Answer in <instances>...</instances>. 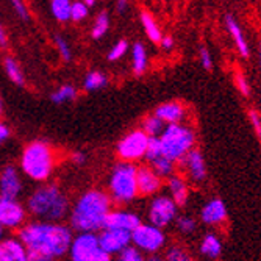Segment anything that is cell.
<instances>
[{"label": "cell", "instance_id": "8fae6325", "mask_svg": "<svg viewBox=\"0 0 261 261\" xmlns=\"http://www.w3.org/2000/svg\"><path fill=\"white\" fill-rule=\"evenodd\" d=\"M27 221V210L19 200H8L0 197V227L4 230L20 228Z\"/></svg>", "mask_w": 261, "mask_h": 261}, {"label": "cell", "instance_id": "ab89813d", "mask_svg": "<svg viewBox=\"0 0 261 261\" xmlns=\"http://www.w3.org/2000/svg\"><path fill=\"white\" fill-rule=\"evenodd\" d=\"M199 55H200V63H202V67H203V69H206V70H211V67H213V60H211L210 50L206 49L205 45H200Z\"/></svg>", "mask_w": 261, "mask_h": 261}, {"label": "cell", "instance_id": "816d5d0a", "mask_svg": "<svg viewBox=\"0 0 261 261\" xmlns=\"http://www.w3.org/2000/svg\"><path fill=\"white\" fill-rule=\"evenodd\" d=\"M83 2H85V5H86L88 8H92V7H96V5H97L96 0H83Z\"/></svg>", "mask_w": 261, "mask_h": 261}, {"label": "cell", "instance_id": "60d3db41", "mask_svg": "<svg viewBox=\"0 0 261 261\" xmlns=\"http://www.w3.org/2000/svg\"><path fill=\"white\" fill-rule=\"evenodd\" d=\"M86 161H88V155L83 150H75V152H72V155H70V163L74 166H85Z\"/></svg>", "mask_w": 261, "mask_h": 261}, {"label": "cell", "instance_id": "e0dca14e", "mask_svg": "<svg viewBox=\"0 0 261 261\" xmlns=\"http://www.w3.org/2000/svg\"><path fill=\"white\" fill-rule=\"evenodd\" d=\"M185 113L186 110L180 102H164L155 108L153 116H156L164 125H174L181 124L185 119Z\"/></svg>", "mask_w": 261, "mask_h": 261}, {"label": "cell", "instance_id": "4316f807", "mask_svg": "<svg viewBox=\"0 0 261 261\" xmlns=\"http://www.w3.org/2000/svg\"><path fill=\"white\" fill-rule=\"evenodd\" d=\"M221 250H222V244L218 236L215 233L205 234V238L200 243V253H203L210 258H218L221 255Z\"/></svg>", "mask_w": 261, "mask_h": 261}, {"label": "cell", "instance_id": "52a82bcc", "mask_svg": "<svg viewBox=\"0 0 261 261\" xmlns=\"http://www.w3.org/2000/svg\"><path fill=\"white\" fill-rule=\"evenodd\" d=\"M149 146V136L141 128L128 132L119 142L116 144V153L124 163L135 164L136 161L146 158Z\"/></svg>", "mask_w": 261, "mask_h": 261}, {"label": "cell", "instance_id": "f907efd6", "mask_svg": "<svg viewBox=\"0 0 261 261\" xmlns=\"http://www.w3.org/2000/svg\"><path fill=\"white\" fill-rule=\"evenodd\" d=\"M146 261H164V256H161L160 253H153V255H149Z\"/></svg>", "mask_w": 261, "mask_h": 261}, {"label": "cell", "instance_id": "ffe728a7", "mask_svg": "<svg viewBox=\"0 0 261 261\" xmlns=\"http://www.w3.org/2000/svg\"><path fill=\"white\" fill-rule=\"evenodd\" d=\"M168 188L171 193V199L174 200V203L177 206H183L188 202V196H189V189L186 181L180 177V175H171L168 180Z\"/></svg>", "mask_w": 261, "mask_h": 261}, {"label": "cell", "instance_id": "d4e9b609", "mask_svg": "<svg viewBox=\"0 0 261 261\" xmlns=\"http://www.w3.org/2000/svg\"><path fill=\"white\" fill-rule=\"evenodd\" d=\"M77 97H79V89L74 85H70V83L61 85L60 88H57L50 94V100L55 105H63V103H67V102H72Z\"/></svg>", "mask_w": 261, "mask_h": 261}, {"label": "cell", "instance_id": "c3c4849f", "mask_svg": "<svg viewBox=\"0 0 261 261\" xmlns=\"http://www.w3.org/2000/svg\"><path fill=\"white\" fill-rule=\"evenodd\" d=\"M8 45V35L4 27V23L0 22V47H7Z\"/></svg>", "mask_w": 261, "mask_h": 261}, {"label": "cell", "instance_id": "9c48e42d", "mask_svg": "<svg viewBox=\"0 0 261 261\" xmlns=\"http://www.w3.org/2000/svg\"><path fill=\"white\" fill-rule=\"evenodd\" d=\"M178 206L174 203V200L169 196H155L149 206H147V219L149 224L156 228H164L171 225L177 219Z\"/></svg>", "mask_w": 261, "mask_h": 261}, {"label": "cell", "instance_id": "bcb514c9", "mask_svg": "<svg viewBox=\"0 0 261 261\" xmlns=\"http://www.w3.org/2000/svg\"><path fill=\"white\" fill-rule=\"evenodd\" d=\"M160 44L164 50H172L174 49V38L172 36H163Z\"/></svg>", "mask_w": 261, "mask_h": 261}, {"label": "cell", "instance_id": "7bdbcfd3", "mask_svg": "<svg viewBox=\"0 0 261 261\" xmlns=\"http://www.w3.org/2000/svg\"><path fill=\"white\" fill-rule=\"evenodd\" d=\"M27 261H55L52 256L45 255V253H39V252H29L27 250Z\"/></svg>", "mask_w": 261, "mask_h": 261}, {"label": "cell", "instance_id": "5b68a950", "mask_svg": "<svg viewBox=\"0 0 261 261\" xmlns=\"http://www.w3.org/2000/svg\"><path fill=\"white\" fill-rule=\"evenodd\" d=\"M136 169L138 166L132 163H117L113 166L108 175V197L111 203L128 205L136 200L138 185H136Z\"/></svg>", "mask_w": 261, "mask_h": 261}, {"label": "cell", "instance_id": "74e56055", "mask_svg": "<svg viewBox=\"0 0 261 261\" xmlns=\"http://www.w3.org/2000/svg\"><path fill=\"white\" fill-rule=\"evenodd\" d=\"M177 227H178V230L181 233L189 234V233H193L196 230L197 222L193 218H189V216H180V218H177Z\"/></svg>", "mask_w": 261, "mask_h": 261}, {"label": "cell", "instance_id": "44dd1931", "mask_svg": "<svg viewBox=\"0 0 261 261\" xmlns=\"http://www.w3.org/2000/svg\"><path fill=\"white\" fill-rule=\"evenodd\" d=\"M149 66V55L142 42H135L132 47V67L135 75H142Z\"/></svg>", "mask_w": 261, "mask_h": 261}, {"label": "cell", "instance_id": "836d02e7", "mask_svg": "<svg viewBox=\"0 0 261 261\" xmlns=\"http://www.w3.org/2000/svg\"><path fill=\"white\" fill-rule=\"evenodd\" d=\"M89 14V8L85 5L83 0H79V2H72V8H70V20L74 22H82L88 17Z\"/></svg>", "mask_w": 261, "mask_h": 261}, {"label": "cell", "instance_id": "ac0fdd59", "mask_svg": "<svg viewBox=\"0 0 261 261\" xmlns=\"http://www.w3.org/2000/svg\"><path fill=\"white\" fill-rule=\"evenodd\" d=\"M0 261H27V249L17 236H8L0 241Z\"/></svg>", "mask_w": 261, "mask_h": 261}, {"label": "cell", "instance_id": "7a4b0ae2", "mask_svg": "<svg viewBox=\"0 0 261 261\" xmlns=\"http://www.w3.org/2000/svg\"><path fill=\"white\" fill-rule=\"evenodd\" d=\"M111 200L105 191L88 189L82 193L69 210V227L77 233H99L111 211Z\"/></svg>", "mask_w": 261, "mask_h": 261}, {"label": "cell", "instance_id": "277c9868", "mask_svg": "<svg viewBox=\"0 0 261 261\" xmlns=\"http://www.w3.org/2000/svg\"><path fill=\"white\" fill-rule=\"evenodd\" d=\"M57 152L45 141H33L27 144L20 155V171L33 181H47L57 168Z\"/></svg>", "mask_w": 261, "mask_h": 261}, {"label": "cell", "instance_id": "7402d4cb", "mask_svg": "<svg viewBox=\"0 0 261 261\" xmlns=\"http://www.w3.org/2000/svg\"><path fill=\"white\" fill-rule=\"evenodd\" d=\"M225 25H227V29H228V32H230V35H231V38L234 39V44H236V47H238V50H240V54L243 55V57H249V47H247V42H246V39H244V36H243V32H241V29H240V25H238V22H236V19L231 16V14H227L225 16Z\"/></svg>", "mask_w": 261, "mask_h": 261}, {"label": "cell", "instance_id": "30bf717a", "mask_svg": "<svg viewBox=\"0 0 261 261\" xmlns=\"http://www.w3.org/2000/svg\"><path fill=\"white\" fill-rule=\"evenodd\" d=\"M99 250L97 233H77L70 241L67 255L70 261H88Z\"/></svg>", "mask_w": 261, "mask_h": 261}, {"label": "cell", "instance_id": "484cf974", "mask_svg": "<svg viewBox=\"0 0 261 261\" xmlns=\"http://www.w3.org/2000/svg\"><path fill=\"white\" fill-rule=\"evenodd\" d=\"M50 14L54 16L55 20L64 23L70 20V8H72V2L69 0H52L49 4Z\"/></svg>", "mask_w": 261, "mask_h": 261}, {"label": "cell", "instance_id": "f1b7e54d", "mask_svg": "<svg viewBox=\"0 0 261 261\" xmlns=\"http://www.w3.org/2000/svg\"><path fill=\"white\" fill-rule=\"evenodd\" d=\"M4 67H5V72L8 75V79L17 85V86H25V77H23V72L19 66V63L13 58V57H7L4 61Z\"/></svg>", "mask_w": 261, "mask_h": 261}, {"label": "cell", "instance_id": "4dcf8cb0", "mask_svg": "<svg viewBox=\"0 0 261 261\" xmlns=\"http://www.w3.org/2000/svg\"><path fill=\"white\" fill-rule=\"evenodd\" d=\"M164 127L166 125L158 119L156 116L150 114V116L144 117V121H142V125H141V130L144 132L149 138H160Z\"/></svg>", "mask_w": 261, "mask_h": 261}, {"label": "cell", "instance_id": "b9f144b4", "mask_svg": "<svg viewBox=\"0 0 261 261\" xmlns=\"http://www.w3.org/2000/svg\"><path fill=\"white\" fill-rule=\"evenodd\" d=\"M236 86H238V89L243 96H249L250 94V88H249L246 79L243 77V74H236Z\"/></svg>", "mask_w": 261, "mask_h": 261}, {"label": "cell", "instance_id": "f6af8a7d", "mask_svg": "<svg viewBox=\"0 0 261 261\" xmlns=\"http://www.w3.org/2000/svg\"><path fill=\"white\" fill-rule=\"evenodd\" d=\"M249 116H250V121H252V125H253L255 132L258 133V136H261V119H259V116L255 111H250Z\"/></svg>", "mask_w": 261, "mask_h": 261}, {"label": "cell", "instance_id": "d6a6232c", "mask_svg": "<svg viewBox=\"0 0 261 261\" xmlns=\"http://www.w3.org/2000/svg\"><path fill=\"white\" fill-rule=\"evenodd\" d=\"M128 49H130L128 41H125V39L117 41V42L111 47V49H110L108 55H107L108 61H119L121 58H124V57L127 55Z\"/></svg>", "mask_w": 261, "mask_h": 261}, {"label": "cell", "instance_id": "cb8c5ba5", "mask_svg": "<svg viewBox=\"0 0 261 261\" xmlns=\"http://www.w3.org/2000/svg\"><path fill=\"white\" fill-rule=\"evenodd\" d=\"M108 86V77L100 70H89L83 79V89L86 92L100 91Z\"/></svg>", "mask_w": 261, "mask_h": 261}, {"label": "cell", "instance_id": "5bb4252c", "mask_svg": "<svg viewBox=\"0 0 261 261\" xmlns=\"http://www.w3.org/2000/svg\"><path fill=\"white\" fill-rule=\"evenodd\" d=\"M141 224H142L141 218L136 215V213H133V211H127V210H111L108 213L107 219H105L103 228L132 233Z\"/></svg>", "mask_w": 261, "mask_h": 261}, {"label": "cell", "instance_id": "8d00e7d4", "mask_svg": "<svg viewBox=\"0 0 261 261\" xmlns=\"http://www.w3.org/2000/svg\"><path fill=\"white\" fill-rule=\"evenodd\" d=\"M161 144H160V139L158 138H149V146H147V152H146V160L147 163L161 156Z\"/></svg>", "mask_w": 261, "mask_h": 261}, {"label": "cell", "instance_id": "1f68e13d", "mask_svg": "<svg viewBox=\"0 0 261 261\" xmlns=\"http://www.w3.org/2000/svg\"><path fill=\"white\" fill-rule=\"evenodd\" d=\"M54 44H55L57 50H58V54H60V57H61V60L64 63H69L70 60H72V49H70V44L64 36L55 35L54 36Z\"/></svg>", "mask_w": 261, "mask_h": 261}, {"label": "cell", "instance_id": "11a10c76", "mask_svg": "<svg viewBox=\"0 0 261 261\" xmlns=\"http://www.w3.org/2000/svg\"><path fill=\"white\" fill-rule=\"evenodd\" d=\"M259 64H261V44H259Z\"/></svg>", "mask_w": 261, "mask_h": 261}, {"label": "cell", "instance_id": "7dc6e473", "mask_svg": "<svg viewBox=\"0 0 261 261\" xmlns=\"http://www.w3.org/2000/svg\"><path fill=\"white\" fill-rule=\"evenodd\" d=\"M88 261H111V256H110L108 253H105V252L99 250L96 255H92Z\"/></svg>", "mask_w": 261, "mask_h": 261}, {"label": "cell", "instance_id": "9a60e30c", "mask_svg": "<svg viewBox=\"0 0 261 261\" xmlns=\"http://www.w3.org/2000/svg\"><path fill=\"white\" fill-rule=\"evenodd\" d=\"M136 185L139 196H156L161 189V178L149 168V166H139L136 169Z\"/></svg>", "mask_w": 261, "mask_h": 261}, {"label": "cell", "instance_id": "f35d334b", "mask_svg": "<svg viewBox=\"0 0 261 261\" xmlns=\"http://www.w3.org/2000/svg\"><path fill=\"white\" fill-rule=\"evenodd\" d=\"M11 7H13L16 16H17L20 20H23V22L30 20V10H29L27 4H23L22 0H13V2H11Z\"/></svg>", "mask_w": 261, "mask_h": 261}, {"label": "cell", "instance_id": "3957f363", "mask_svg": "<svg viewBox=\"0 0 261 261\" xmlns=\"http://www.w3.org/2000/svg\"><path fill=\"white\" fill-rule=\"evenodd\" d=\"M25 210L35 221L60 224L69 216L70 202L58 185H41L29 196Z\"/></svg>", "mask_w": 261, "mask_h": 261}, {"label": "cell", "instance_id": "db71d44e", "mask_svg": "<svg viewBox=\"0 0 261 261\" xmlns=\"http://www.w3.org/2000/svg\"><path fill=\"white\" fill-rule=\"evenodd\" d=\"M4 113V102H2V96H0V116Z\"/></svg>", "mask_w": 261, "mask_h": 261}, {"label": "cell", "instance_id": "ee69618b", "mask_svg": "<svg viewBox=\"0 0 261 261\" xmlns=\"http://www.w3.org/2000/svg\"><path fill=\"white\" fill-rule=\"evenodd\" d=\"M10 136H11V128L4 121H0V146H2L4 142H7Z\"/></svg>", "mask_w": 261, "mask_h": 261}, {"label": "cell", "instance_id": "7c38bea8", "mask_svg": "<svg viewBox=\"0 0 261 261\" xmlns=\"http://www.w3.org/2000/svg\"><path fill=\"white\" fill-rule=\"evenodd\" d=\"M23 193V180L19 169L7 164L0 169V197L8 200H19Z\"/></svg>", "mask_w": 261, "mask_h": 261}, {"label": "cell", "instance_id": "8992f818", "mask_svg": "<svg viewBox=\"0 0 261 261\" xmlns=\"http://www.w3.org/2000/svg\"><path fill=\"white\" fill-rule=\"evenodd\" d=\"M160 139L163 155L172 163L181 161L196 144V133L183 124L166 125Z\"/></svg>", "mask_w": 261, "mask_h": 261}, {"label": "cell", "instance_id": "ba28073f", "mask_svg": "<svg viewBox=\"0 0 261 261\" xmlns=\"http://www.w3.org/2000/svg\"><path fill=\"white\" fill-rule=\"evenodd\" d=\"M132 246L141 253H158L166 246V234L150 224H141L132 231Z\"/></svg>", "mask_w": 261, "mask_h": 261}, {"label": "cell", "instance_id": "6da1fadb", "mask_svg": "<svg viewBox=\"0 0 261 261\" xmlns=\"http://www.w3.org/2000/svg\"><path fill=\"white\" fill-rule=\"evenodd\" d=\"M72 238L74 231L69 225L41 221L25 222L17 231V240L29 252L45 253L54 259L67 255Z\"/></svg>", "mask_w": 261, "mask_h": 261}, {"label": "cell", "instance_id": "603a6c76", "mask_svg": "<svg viewBox=\"0 0 261 261\" xmlns=\"http://www.w3.org/2000/svg\"><path fill=\"white\" fill-rule=\"evenodd\" d=\"M139 20H141V25L142 29H144L147 38L152 41V42H160L161 38H163V33L158 27V23H156V19L153 17V14L150 11H141L139 14Z\"/></svg>", "mask_w": 261, "mask_h": 261}, {"label": "cell", "instance_id": "e575fe53", "mask_svg": "<svg viewBox=\"0 0 261 261\" xmlns=\"http://www.w3.org/2000/svg\"><path fill=\"white\" fill-rule=\"evenodd\" d=\"M164 261H193V259L185 249H181L178 246H172L166 250Z\"/></svg>", "mask_w": 261, "mask_h": 261}, {"label": "cell", "instance_id": "681fc988", "mask_svg": "<svg viewBox=\"0 0 261 261\" xmlns=\"http://www.w3.org/2000/svg\"><path fill=\"white\" fill-rule=\"evenodd\" d=\"M128 7H130V4L128 2H125V0H119V2H116V10H117V13H125L127 10H128Z\"/></svg>", "mask_w": 261, "mask_h": 261}, {"label": "cell", "instance_id": "d590c367", "mask_svg": "<svg viewBox=\"0 0 261 261\" xmlns=\"http://www.w3.org/2000/svg\"><path fill=\"white\" fill-rule=\"evenodd\" d=\"M117 261H146V256L133 246H128L125 250L119 253V259Z\"/></svg>", "mask_w": 261, "mask_h": 261}, {"label": "cell", "instance_id": "f546056e", "mask_svg": "<svg viewBox=\"0 0 261 261\" xmlns=\"http://www.w3.org/2000/svg\"><path fill=\"white\" fill-rule=\"evenodd\" d=\"M110 14L107 11H100L96 19H94V23H92V29H91V36L92 39H102L108 30H110Z\"/></svg>", "mask_w": 261, "mask_h": 261}, {"label": "cell", "instance_id": "d6986e66", "mask_svg": "<svg viewBox=\"0 0 261 261\" xmlns=\"http://www.w3.org/2000/svg\"><path fill=\"white\" fill-rule=\"evenodd\" d=\"M200 218L205 224L208 225H215V224H221L222 221H225L227 218V208L225 203L221 199H213L211 202H208L202 211H200Z\"/></svg>", "mask_w": 261, "mask_h": 261}, {"label": "cell", "instance_id": "83f0119b", "mask_svg": "<svg viewBox=\"0 0 261 261\" xmlns=\"http://www.w3.org/2000/svg\"><path fill=\"white\" fill-rule=\"evenodd\" d=\"M147 166H149V168H150L160 178H163V177H171L172 172H174V169H175V163H172L171 160H168L164 155H161V156H158V158L149 161Z\"/></svg>", "mask_w": 261, "mask_h": 261}, {"label": "cell", "instance_id": "f5cc1de1", "mask_svg": "<svg viewBox=\"0 0 261 261\" xmlns=\"http://www.w3.org/2000/svg\"><path fill=\"white\" fill-rule=\"evenodd\" d=\"M5 238V230L2 228V227H0V241H2Z\"/></svg>", "mask_w": 261, "mask_h": 261}, {"label": "cell", "instance_id": "4fadbf2b", "mask_svg": "<svg viewBox=\"0 0 261 261\" xmlns=\"http://www.w3.org/2000/svg\"><path fill=\"white\" fill-rule=\"evenodd\" d=\"M99 249L105 253L119 255L122 250H125L128 246H132V233L128 231H119V230H107L103 228L99 234Z\"/></svg>", "mask_w": 261, "mask_h": 261}, {"label": "cell", "instance_id": "2e32d148", "mask_svg": "<svg viewBox=\"0 0 261 261\" xmlns=\"http://www.w3.org/2000/svg\"><path fill=\"white\" fill-rule=\"evenodd\" d=\"M181 168L185 169L186 175L191 178L193 181H203L205 177H206V166H205V160H203V155L193 149L189 152L181 161Z\"/></svg>", "mask_w": 261, "mask_h": 261}]
</instances>
